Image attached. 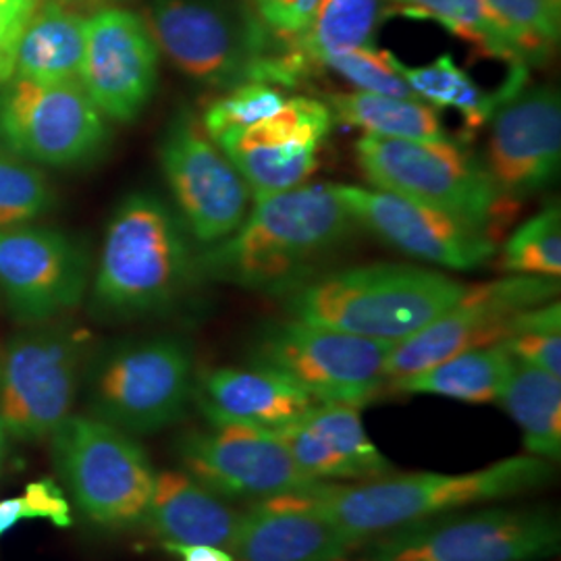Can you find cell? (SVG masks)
Masks as SVG:
<instances>
[{"label": "cell", "instance_id": "cell-17", "mask_svg": "<svg viewBox=\"0 0 561 561\" xmlns=\"http://www.w3.org/2000/svg\"><path fill=\"white\" fill-rule=\"evenodd\" d=\"M88 280L90 261L80 241L34 222L0 229V294L18 321L60 319L80 306Z\"/></svg>", "mask_w": 561, "mask_h": 561}, {"label": "cell", "instance_id": "cell-14", "mask_svg": "<svg viewBox=\"0 0 561 561\" xmlns=\"http://www.w3.org/2000/svg\"><path fill=\"white\" fill-rule=\"evenodd\" d=\"M159 159L180 219L194 240L213 245L240 227L252 194L194 113L181 111L169 123Z\"/></svg>", "mask_w": 561, "mask_h": 561}, {"label": "cell", "instance_id": "cell-37", "mask_svg": "<svg viewBox=\"0 0 561 561\" xmlns=\"http://www.w3.org/2000/svg\"><path fill=\"white\" fill-rule=\"evenodd\" d=\"M528 46L537 65L560 41L561 0H484Z\"/></svg>", "mask_w": 561, "mask_h": 561}, {"label": "cell", "instance_id": "cell-7", "mask_svg": "<svg viewBox=\"0 0 561 561\" xmlns=\"http://www.w3.org/2000/svg\"><path fill=\"white\" fill-rule=\"evenodd\" d=\"M92 416L129 435H152L175 424L194 398V356L178 337L129 341L88 366Z\"/></svg>", "mask_w": 561, "mask_h": 561}, {"label": "cell", "instance_id": "cell-2", "mask_svg": "<svg viewBox=\"0 0 561 561\" xmlns=\"http://www.w3.org/2000/svg\"><path fill=\"white\" fill-rule=\"evenodd\" d=\"M466 287L414 264H366L301 280L283 296L291 319L400 343L460 300Z\"/></svg>", "mask_w": 561, "mask_h": 561}, {"label": "cell", "instance_id": "cell-31", "mask_svg": "<svg viewBox=\"0 0 561 561\" xmlns=\"http://www.w3.org/2000/svg\"><path fill=\"white\" fill-rule=\"evenodd\" d=\"M396 67L416 99L431 104L433 108H456L463 117L466 127L472 131L491 121L503 102L514 96L507 90H502V94L484 92L449 55H442L421 67L403 65L396 57Z\"/></svg>", "mask_w": 561, "mask_h": 561}, {"label": "cell", "instance_id": "cell-35", "mask_svg": "<svg viewBox=\"0 0 561 561\" xmlns=\"http://www.w3.org/2000/svg\"><path fill=\"white\" fill-rule=\"evenodd\" d=\"M503 343L516 360L561 377L560 301H547L522 312L512 337Z\"/></svg>", "mask_w": 561, "mask_h": 561}, {"label": "cell", "instance_id": "cell-10", "mask_svg": "<svg viewBox=\"0 0 561 561\" xmlns=\"http://www.w3.org/2000/svg\"><path fill=\"white\" fill-rule=\"evenodd\" d=\"M368 561H537L558 556L560 518L541 507L433 516L379 535Z\"/></svg>", "mask_w": 561, "mask_h": 561}, {"label": "cell", "instance_id": "cell-33", "mask_svg": "<svg viewBox=\"0 0 561 561\" xmlns=\"http://www.w3.org/2000/svg\"><path fill=\"white\" fill-rule=\"evenodd\" d=\"M50 204L53 190L41 167L0 148V229L36 222Z\"/></svg>", "mask_w": 561, "mask_h": 561}, {"label": "cell", "instance_id": "cell-4", "mask_svg": "<svg viewBox=\"0 0 561 561\" xmlns=\"http://www.w3.org/2000/svg\"><path fill=\"white\" fill-rule=\"evenodd\" d=\"M551 479L553 468L549 460L516 456L466 474L416 472L358 486L327 484L312 495V503L341 530L366 542L445 512L524 495Z\"/></svg>", "mask_w": 561, "mask_h": 561}, {"label": "cell", "instance_id": "cell-25", "mask_svg": "<svg viewBox=\"0 0 561 561\" xmlns=\"http://www.w3.org/2000/svg\"><path fill=\"white\" fill-rule=\"evenodd\" d=\"M85 21L59 0H41L21 30L11 80H80Z\"/></svg>", "mask_w": 561, "mask_h": 561}, {"label": "cell", "instance_id": "cell-11", "mask_svg": "<svg viewBox=\"0 0 561 561\" xmlns=\"http://www.w3.org/2000/svg\"><path fill=\"white\" fill-rule=\"evenodd\" d=\"M393 345L289 319L262 327L250 364L279 373L321 403L362 408L387 382L385 364Z\"/></svg>", "mask_w": 561, "mask_h": 561}, {"label": "cell", "instance_id": "cell-5", "mask_svg": "<svg viewBox=\"0 0 561 561\" xmlns=\"http://www.w3.org/2000/svg\"><path fill=\"white\" fill-rule=\"evenodd\" d=\"M146 25L181 73L217 90L285 85L283 48L254 11L231 0H150Z\"/></svg>", "mask_w": 561, "mask_h": 561}, {"label": "cell", "instance_id": "cell-8", "mask_svg": "<svg viewBox=\"0 0 561 561\" xmlns=\"http://www.w3.org/2000/svg\"><path fill=\"white\" fill-rule=\"evenodd\" d=\"M356 157L375 190L421 202L491 229L503 221L505 201L481 161L454 140H400L362 136Z\"/></svg>", "mask_w": 561, "mask_h": 561}, {"label": "cell", "instance_id": "cell-6", "mask_svg": "<svg viewBox=\"0 0 561 561\" xmlns=\"http://www.w3.org/2000/svg\"><path fill=\"white\" fill-rule=\"evenodd\" d=\"M30 327L0 358V421L9 437L42 442L73 414L94 341L59 319Z\"/></svg>", "mask_w": 561, "mask_h": 561}, {"label": "cell", "instance_id": "cell-21", "mask_svg": "<svg viewBox=\"0 0 561 561\" xmlns=\"http://www.w3.org/2000/svg\"><path fill=\"white\" fill-rule=\"evenodd\" d=\"M312 495L262 500L261 505L240 516L229 545L231 553L238 561L345 560L362 541L322 516Z\"/></svg>", "mask_w": 561, "mask_h": 561}, {"label": "cell", "instance_id": "cell-9", "mask_svg": "<svg viewBox=\"0 0 561 561\" xmlns=\"http://www.w3.org/2000/svg\"><path fill=\"white\" fill-rule=\"evenodd\" d=\"M50 442L55 466L88 520L106 528L144 520L157 472L134 435L92 414H71Z\"/></svg>", "mask_w": 561, "mask_h": 561}, {"label": "cell", "instance_id": "cell-13", "mask_svg": "<svg viewBox=\"0 0 561 561\" xmlns=\"http://www.w3.org/2000/svg\"><path fill=\"white\" fill-rule=\"evenodd\" d=\"M558 291V279L526 275L468 285L460 300L435 321L393 345L385 379L393 385L461 352L510 340L522 312L553 301Z\"/></svg>", "mask_w": 561, "mask_h": 561}, {"label": "cell", "instance_id": "cell-29", "mask_svg": "<svg viewBox=\"0 0 561 561\" xmlns=\"http://www.w3.org/2000/svg\"><path fill=\"white\" fill-rule=\"evenodd\" d=\"M327 106L335 123L356 127L364 136L400 138V140H451L439 113L421 99H398L370 92H335Z\"/></svg>", "mask_w": 561, "mask_h": 561}, {"label": "cell", "instance_id": "cell-36", "mask_svg": "<svg viewBox=\"0 0 561 561\" xmlns=\"http://www.w3.org/2000/svg\"><path fill=\"white\" fill-rule=\"evenodd\" d=\"M324 67L337 71L358 92L416 99V94L410 90L396 67V55H391L389 50H379L373 44L335 55L324 62Z\"/></svg>", "mask_w": 561, "mask_h": 561}, {"label": "cell", "instance_id": "cell-15", "mask_svg": "<svg viewBox=\"0 0 561 561\" xmlns=\"http://www.w3.org/2000/svg\"><path fill=\"white\" fill-rule=\"evenodd\" d=\"M354 222L401 254L451 271H472L497 252L493 231L421 202L360 185H333Z\"/></svg>", "mask_w": 561, "mask_h": 561}, {"label": "cell", "instance_id": "cell-20", "mask_svg": "<svg viewBox=\"0 0 561 561\" xmlns=\"http://www.w3.org/2000/svg\"><path fill=\"white\" fill-rule=\"evenodd\" d=\"M561 162L560 92L518 90L491 117L484 169L505 201H522L558 178Z\"/></svg>", "mask_w": 561, "mask_h": 561}, {"label": "cell", "instance_id": "cell-19", "mask_svg": "<svg viewBox=\"0 0 561 561\" xmlns=\"http://www.w3.org/2000/svg\"><path fill=\"white\" fill-rule=\"evenodd\" d=\"M159 55L140 15L104 9L85 21L80 83L106 119L129 123L157 90Z\"/></svg>", "mask_w": 561, "mask_h": 561}, {"label": "cell", "instance_id": "cell-30", "mask_svg": "<svg viewBox=\"0 0 561 561\" xmlns=\"http://www.w3.org/2000/svg\"><path fill=\"white\" fill-rule=\"evenodd\" d=\"M512 364L514 356L507 345L495 343L461 352L414 377L393 382L391 387L401 393H422L468 403H486L500 398Z\"/></svg>", "mask_w": 561, "mask_h": 561}, {"label": "cell", "instance_id": "cell-41", "mask_svg": "<svg viewBox=\"0 0 561 561\" xmlns=\"http://www.w3.org/2000/svg\"><path fill=\"white\" fill-rule=\"evenodd\" d=\"M171 553H175L181 561H236L231 553H227L222 547L215 545H164Z\"/></svg>", "mask_w": 561, "mask_h": 561}, {"label": "cell", "instance_id": "cell-40", "mask_svg": "<svg viewBox=\"0 0 561 561\" xmlns=\"http://www.w3.org/2000/svg\"><path fill=\"white\" fill-rule=\"evenodd\" d=\"M41 0H0V85L11 80L21 30Z\"/></svg>", "mask_w": 561, "mask_h": 561}, {"label": "cell", "instance_id": "cell-26", "mask_svg": "<svg viewBox=\"0 0 561 561\" xmlns=\"http://www.w3.org/2000/svg\"><path fill=\"white\" fill-rule=\"evenodd\" d=\"M381 20V0H319L308 27L285 44L283 62L289 85H296L324 62L373 44Z\"/></svg>", "mask_w": 561, "mask_h": 561}, {"label": "cell", "instance_id": "cell-42", "mask_svg": "<svg viewBox=\"0 0 561 561\" xmlns=\"http://www.w3.org/2000/svg\"><path fill=\"white\" fill-rule=\"evenodd\" d=\"M7 449H9V433H7L4 424L0 421V468L4 463V458H7Z\"/></svg>", "mask_w": 561, "mask_h": 561}, {"label": "cell", "instance_id": "cell-32", "mask_svg": "<svg viewBox=\"0 0 561 561\" xmlns=\"http://www.w3.org/2000/svg\"><path fill=\"white\" fill-rule=\"evenodd\" d=\"M500 264L507 275L560 279V206H547L539 215L522 222L505 241Z\"/></svg>", "mask_w": 561, "mask_h": 561}, {"label": "cell", "instance_id": "cell-34", "mask_svg": "<svg viewBox=\"0 0 561 561\" xmlns=\"http://www.w3.org/2000/svg\"><path fill=\"white\" fill-rule=\"evenodd\" d=\"M287 96L280 85L266 81H245L227 90L217 101L210 102L202 113L204 131L217 141L225 134L252 127L273 117Z\"/></svg>", "mask_w": 561, "mask_h": 561}, {"label": "cell", "instance_id": "cell-39", "mask_svg": "<svg viewBox=\"0 0 561 561\" xmlns=\"http://www.w3.org/2000/svg\"><path fill=\"white\" fill-rule=\"evenodd\" d=\"M254 13L262 25L287 44L296 41L314 15L319 0H252Z\"/></svg>", "mask_w": 561, "mask_h": 561}, {"label": "cell", "instance_id": "cell-1", "mask_svg": "<svg viewBox=\"0 0 561 561\" xmlns=\"http://www.w3.org/2000/svg\"><path fill=\"white\" fill-rule=\"evenodd\" d=\"M252 202L231 236L196 256L198 277L285 294L356 225L333 185L324 183H304Z\"/></svg>", "mask_w": 561, "mask_h": 561}, {"label": "cell", "instance_id": "cell-27", "mask_svg": "<svg viewBox=\"0 0 561 561\" xmlns=\"http://www.w3.org/2000/svg\"><path fill=\"white\" fill-rule=\"evenodd\" d=\"M497 401L518 422L528 454L542 460L561 458V379L516 360Z\"/></svg>", "mask_w": 561, "mask_h": 561}, {"label": "cell", "instance_id": "cell-28", "mask_svg": "<svg viewBox=\"0 0 561 561\" xmlns=\"http://www.w3.org/2000/svg\"><path fill=\"white\" fill-rule=\"evenodd\" d=\"M403 13L439 21L451 34L470 42L482 55L507 62L524 76L528 65H537L528 46L484 0H391Z\"/></svg>", "mask_w": 561, "mask_h": 561}, {"label": "cell", "instance_id": "cell-18", "mask_svg": "<svg viewBox=\"0 0 561 561\" xmlns=\"http://www.w3.org/2000/svg\"><path fill=\"white\" fill-rule=\"evenodd\" d=\"M335 125L327 102L287 99L279 111L217 144L238 169L252 198L300 187L319 167V152Z\"/></svg>", "mask_w": 561, "mask_h": 561}, {"label": "cell", "instance_id": "cell-22", "mask_svg": "<svg viewBox=\"0 0 561 561\" xmlns=\"http://www.w3.org/2000/svg\"><path fill=\"white\" fill-rule=\"evenodd\" d=\"M194 396L213 426H248L264 433L289 428L321 403L300 385L254 364L204 373Z\"/></svg>", "mask_w": 561, "mask_h": 561}, {"label": "cell", "instance_id": "cell-38", "mask_svg": "<svg viewBox=\"0 0 561 561\" xmlns=\"http://www.w3.org/2000/svg\"><path fill=\"white\" fill-rule=\"evenodd\" d=\"M25 520H48L57 528L73 524L71 503L53 479L30 482L18 497L0 500V539Z\"/></svg>", "mask_w": 561, "mask_h": 561}, {"label": "cell", "instance_id": "cell-3", "mask_svg": "<svg viewBox=\"0 0 561 561\" xmlns=\"http://www.w3.org/2000/svg\"><path fill=\"white\" fill-rule=\"evenodd\" d=\"M198 277L187 229L154 194H131L106 225L92 279L94 310L138 319L169 308Z\"/></svg>", "mask_w": 561, "mask_h": 561}, {"label": "cell", "instance_id": "cell-12", "mask_svg": "<svg viewBox=\"0 0 561 561\" xmlns=\"http://www.w3.org/2000/svg\"><path fill=\"white\" fill-rule=\"evenodd\" d=\"M108 119L80 80L0 85V144L36 167H76L101 154Z\"/></svg>", "mask_w": 561, "mask_h": 561}, {"label": "cell", "instance_id": "cell-23", "mask_svg": "<svg viewBox=\"0 0 561 561\" xmlns=\"http://www.w3.org/2000/svg\"><path fill=\"white\" fill-rule=\"evenodd\" d=\"M301 472L317 481L382 479L393 466L366 435L360 408L319 403L310 414L275 433Z\"/></svg>", "mask_w": 561, "mask_h": 561}, {"label": "cell", "instance_id": "cell-24", "mask_svg": "<svg viewBox=\"0 0 561 561\" xmlns=\"http://www.w3.org/2000/svg\"><path fill=\"white\" fill-rule=\"evenodd\" d=\"M141 522L162 545H215L229 549L240 514L187 472L162 470L154 474Z\"/></svg>", "mask_w": 561, "mask_h": 561}, {"label": "cell", "instance_id": "cell-16", "mask_svg": "<svg viewBox=\"0 0 561 561\" xmlns=\"http://www.w3.org/2000/svg\"><path fill=\"white\" fill-rule=\"evenodd\" d=\"M183 472L231 500L308 495L327 484L301 472L275 433L248 426H213L181 437Z\"/></svg>", "mask_w": 561, "mask_h": 561}]
</instances>
